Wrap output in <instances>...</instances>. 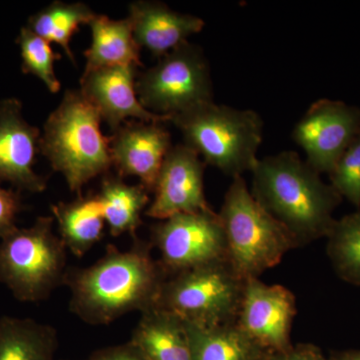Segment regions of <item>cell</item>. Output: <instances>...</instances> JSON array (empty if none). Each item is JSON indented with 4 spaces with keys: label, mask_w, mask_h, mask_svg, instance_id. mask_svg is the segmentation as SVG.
I'll return each instance as SVG.
<instances>
[{
    "label": "cell",
    "mask_w": 360,
    "mask_h": 360,
    "mask_svg": "<svg viewBox=\"0 0 360 360\" xmlns=\"http://www.w3.org/2000/svg\"><path fill=\"white\" fill-rule=\"evenodd\" d=\"M129 250L112 245L96 264L68 269L63 285L70 309L90 326H108L130 312L155 309L167 274L151 255L149 241L134 238Z\"/></svg>",
    "instance_id": "cell-1"
},
{
    "label": "cell",
    "mask_w": 360,
    "mask_h": 360,
    "mask_svg": "<svg viewBox=\"0 0 360 360\" xmlns=\"http://www.w3.org/2000/svg\"><path fill=\"white\" fill-rule=\"evenodd\" d=\"M251 174L253 198L298 246L328 238L342 198L298 153L285 150L259 158Z\"/></svg>",
    "instance_id": "cell-2"
},
{
    "label": "cell",
    "mask_w": 360,
    "mask_h": 360,
    "mask_svg": "<svg viewBox=\"0 0 360 360\" xmlns=\"http://www.w3.org/2000/svg\"><path fill=\"white\" fill-rule=\"evenodd\" d=\"M103 120L79 89H68L44 123L40 153L68 188L80 194L85 184L112 167L110 137L101 131Z\"/></svg>",
    "instance_id": "cell-3"
},
{
    "label": "cell",
    "mask_w": 360,
    "mask_h": 360,
    "mask_svg": "<svg viewBox=\"0 0 360 360\" xmlns=\"http://www.w3.org/2000/svg\"><path fill=\"white\" fill-rule=\"evenodd\" d=\"M170 123L205 165L232 179L252 172L259 160L264 123L257 111L212 101L174 116Z\"/></svg>",
    "instance_id": "cell-4"
},
{
    "label": "cell",
    "mask_w": 360,
    "mask_h": 360,
    "mask_svg": "<svg viewBox=\"0 0 360 360\" xmlns=\"http://www.w3.org/2000/svg\"><path fill=\"white\" fill-rule=\"evenodd\" d=\"M227 262L241 278H258L298 248L285 227L259 205L243 176L232 179L219 212Z\"/></svg>",
    "instance_id": "cell-5"
},
{
    "label": "cell",
    "mask_w": 360,
    "mask_h": 360,
    "mask_svg": "<svg viewBox=\"0 0 360 360\" xmlns=\"http://www.w3.org/2000/svg\"><path fill=\"white\" fill-rule=\"evenodd\" d=\"M53 224L52 217H37L0 241V283L20 302H42L65 283L68 250Z\"/></svg>",
    "instance_id": "cell-6"
},
{
    "label": "cell",
    "mask_w": 360,
    "mask_h": 360,
    "mask_svg": "<svg viewBox=\"0 0 360 360\" xmlns=\"http://www.w3.org/2000/svg\"><path fill=\"white\" fill-rule=\"evenodd\" d=\"M245 283L227 260L213 262L168 277L155 307L207 328L236 323Z\"/></svg>",
    "instance_id": "cell-7"
},
{
    "label": "cell",
    "mask_w": 360,
    "mask_h": 360,
    "mask_svg": "<svg viewBox=\"0 0 360 360\" xmlns=\"http://www.w3.org/2000/svg\"><path fill=\"white\" fill-rule=\"evenodd\" d=\"M136 92L146 110L170 120L214 101L210 65L202 49L189 41L179 45L153 68L139 73Z\"/></svg>",
    "instance_id": "cell-8"
},
{
    "label": "cell",
    "mask_w": 360,
    "mask_h": 360,
    "mask_svg": "<svg viewBox=\"0 0 360 360\" xmlns=\"http://www.w3.org/2000/svg\"><path fill=\"white\" fill-rule=\"evenodd\" d=\"M153 248L167 276L227 260L226 241L219 213L212 210L182 213L151 227Z\"/></svg>",
    "instance_id": "cell-9"
},
{
    "label": "cell",
    "mask_w": 360,
    "mask_h": 360,
    "mask_svg": "<svg viewBox=\"0 0 360 360\" xmlns=\"http://www.w3.org/2000/svg\"><path fill=\"white\" fill-rule=\"evenodd\" d=\"M359 132V108L322 98L312 103L296 122L292 139L315 172L329 174Z\"/></svg>",
    "instance_id": "cell-10"
},
{
    "label": "cell",
    "mask_w": 360,
    "mask_h": 360,
    "mask_svg": "<svg viewBox=\"0 0 360 360\" xmlns=\"http://www.w3.org/2000/svg\"><path fill=\"white\" fill-rule=\"evenodd\" d=\"M296 312L295 296L288 288L250 278L236 323L265 352H284L292 347L290 333Z\"/></svg>",
    "instance_id": "cell-11"
},
{
    "label": "cell",
    "mask_w": 360,
    "mask_h": 360,
    "mask_svg": "<svg viewBox=\"0 0 360 360\" xmlns=\"http://www.w3.org/2000/svg\"><path fill=\"white\" fill-rule=\"evenodd\" d=\"M205 163L184 143L169 149L156 179L153 201L144 214L165 220L182 213L212 210L205 198Z\"/></svg>",
    "instance_id": "cell-12"
},
{
    "label": "cell",
    "mask_w": 360,
    "mask_h": 360,
    "mask_svg": "<svg viewBox=\"0 0 360 360\" xmlns=\"http://www.w3.org/2000/svg\"><path fill=\"white\" fill-rule=\"evenodd\" d=\"M41 132L26 122L18 98L0 101V182L18 191L39 193L46 189V179L34 169L40 153Z\"/></svg>",
    "instance_id": "cell-13"
},
{
    "label": "cell",
    "mask_w": 360,
    "mask_h": 360,
    "mask_svg": "<svg viewBox=\"0 0 360 360\" xmlns=\"http://www.w3.org/2000/svg\"><path fill=\"white\" fill-rule=\"evenodd\" d=\"M139 66H108L84 71L80 78V91L96 108L112 131L129 118L146 122H170L167 116L158 115L146 110L136 92Z\"/></svg>",
    "instance_id": "cell-14"
},
{
    "label": "cell",
    "mask_w": 360,
    "mask_h": 360,
    "mask_svg": "<svg viewBox=\"0 0 360 360\" xmlns=\"http://www.w3.org/2000/svg\"><path fill=\"white\" fill-rule=\"evenodd\" d=\"M172 135L165 123L129 120L112 131L110 148L118 176H135L153 193L168 151Z\"/></svg>",
    "instance_id": "cell-15"
},
{
    "label": "cell",
    "mask_w": 360,
    "mask_h": 360,
    "mask_svg": "<svg viewBox=\"0 0 360 360\" xmlns=\"http://www.w3.org/2000/svg\"><path fill=\"white\" fill-rule=\"evenodd\" d=\"M135 41L156 58L167 56L205 27L202 18L182 13L155 0H139L129 6Z\"/></svg>",
    "instance_id": "cell-16"
},
{
    "label": "cell",
    "mask_w": 360,
    "mask_h": 360,
    "mask_svg": "<svg viewBox=\"0 0 360 360\" xmlns=\"http://www.w3.org/2000/svg\"><path fill=\"white\" fill-rule=\"evenodd\" d=\"M129 342L148 360H193L184 319L167 310L142 312Z\"/></svg>",
    "instance_id": "cell-17"
},
{
    "label": "cell",
    "mask_w": 360,
    "mask_h": 360,
    "mask_svg": "<svg viewBox=\"0 0 360 360\" xmlns=\"http://www.w3.org/2000/svg\"><path fill=\"white\" fill-rule=\"evenodd\" d=\"M51 212L59 238L75 257H84L103 239L106 222L97 193L52 205Z\"/></svg>",
    "instance_id": "cell-18"
},
{
    "label": "cell",
    "mask_w": 360,
    "mask_h": 360,
    "mask_svg": "<svg viewBox=\"0 0 360 360\" xmlns=\"http://www.w3.org/2000/svg\"><path fill=\"white\" fill-rule=\"evenodd\" d=\"M91 44L84 51V71L108 66L135 65L142 68L141 47L135 41L129 18L112 20L96 14L89 23Z\"/></svg>",
    "instance_id": "cell-19"
},
{
    "label": "cell",
    "mask_w": 360,
    "mask_h": 360,
    "mask_svg": "<svg viewBox=\"0 0 360 360\" xmlns=\"http://www.w3.org/2000/svg\"><path fill=\"white\" fill-rule=\"evenodd\" d=\"M184 324L193 360H264L269 354L236 323L212 328L186 321Z\"/></svg>",
    "instance_id": "cell-20"
},
{
    "label": "cell",
    "mask_w": 360,
    "mask_h": 360,
    "mask_svg": "<svg viewBox=\"0 0 360 360\" xmlns=\"http://www.w3.org/2000/svg\"><path fill=\"white\" fill-rule=\"evenodd\" d=\"M149 193L141 184L130 186L118 175L104 177L97 196L111 236L117 238L129 233L132 238H136L142 213H146L150 203Z\"/></svg>",
    "instance_id": "cell-21"
},
{
    "label": "cell",
    "mask_w": 360,
    "mask_h": 360,
    "mask_svg": "<svg viewBox=\"0 0 360 360\" xmlns=\"http://www.w3.org/2000/svg\"><path fill=\"white\" fill-rule=\"evenodd\" d=\"M56 328L30 319H0V360H54Z\"/></svg>",
    "instance_id": "cell-22"
},
{
    "label": "cell",
    "mask_w": 360,
    "mask_h": 360,
    "mask_svg": "<svg viewBox=\"0 0 360 360\" xmlns=\"http://www.w3.org/2000/svg\"><path fill=\"white\" fill-rule=\"evenodd\" d=\"M96 13L84 2H51L28 20L27 27L49 41L58 44L71 63H75V54L70 47L73 35L80 25H89Z\"/></svg>",
    "instance_id": "cell-23"
},
{
    "label": "cell",
    "mask_w": 360,
    "mask_h": 360,
    "mask_svg": "<svg viewBox=\"0 0 360 360\" xmlns=\"http://www.w3.org/2000/svg\"><path fill=\"white\" fill-rule=\"evenodd\" d=\"M326 238V252L336 274L360 288V212L336 219Z\"/></svg>",
    "instance_id": "cell-24"
},
{
    "label": "cell",
    "mask_w": 360,
    "mask_h": 360,
    "mask_svg": "<svg viewBox=\"0 0 360 360\" xmlns=\"http://www.w3.org/2000/svg\"><path fill=\"white\" fill-rule=\"evenodd\" d=\"M16 41L20 45L22 72L39 78L51 94H58L61 84L56 77L54 63L61 56L53 51L49 41L35 34L27 26L21 28Z\"/></svg>",
    "instance_id": "cell-25"
},
{
    "label": "cell",
    "mask_w": 360,
    "mask_h": 360,
    "mask_svg": "<svg viewBox=\"0 0 360 360\" xmlns=\"http://www.w3.org/2000/svg\"><path fill=\"white\" fill-rule=\"evenodd\" d=\"M330 186L341 198L360 207V132L331 170Z\"/></svg>",
    "instance_id": "cell-26"
},
{
    "label": "cell",
    "mask_w": 360,
    "mask_h": 360,
    "mask_svg": "<svg viewBox=\"0 0 360 360\" xmlns=\"http://www.w3.org/2000/svg\"><path fill=\"white\" fill-rule=\"evenodd\" d=\"M22 210L20 191L4 188L0 182V239L18 229L16 220Z\"/></svg>",
    "instance_id": "cell-27"
},
{
    "label": "cell",
    "mask_w": 360,
    "mask_h": 360,
    "mask_svg": "<svg viewBox=\"0 0 360 360\" xmlns=\"http://www.w3.org/2000/svg\"><path fill=\"white\" fill-rule=\"evenodd\" d=\"M264 360H328V357L311 343H300L284 352H269Z\"/></svg>",
    "instance_id": "cell-28"
},
{
    "label": "cell",
    "mask_w": 360,
    "mask_h": 360,
    "mask_svg": "<svg viewBox=\"0 0 360 360\" xmlns=\"http://www.w3.org/2000/svg\"><path fill=\"white\" fill-rule=\"evenodd\" d=\"M87 360H148L139 349L127 342L124 345L101 348L90 355Z\"/></svg>",
    "instance_id": "cell-29"
},
{
    "label": "cell",
    "mask_w": 360,
    "mask_h": 360,
    "mask_svg": "<svg viewBox=\"0 0 360 360\" xmlns=\"http://www.w3.org/2000/svg\"><path fill=\"white\" fill-rule=\"evenodd\" d=\"M328 360H360V350L335 352L328 357Z\"/></svg>",
    "instance_id": "cell-30"
}]
</instances>
